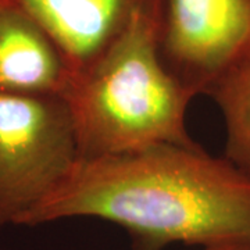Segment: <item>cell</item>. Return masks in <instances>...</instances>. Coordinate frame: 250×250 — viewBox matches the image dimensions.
<instances>
[{
  "mask_svg": "<svg viewBox=\"0 0 250 250\" xmlns=\"http://www.w3.org/2000/svg\"><path fill=\"white\" fill-rule=\"evenodd\" d=\"M75 217L120 225L136 250L250 243V177L195 142L80 159L22 225Z\"/></svg>",
  "mask_w": 250,
  "mask_h": 250,
  "instance_id": "6da1fadb",
  "label": "cell"
},
{
  "mask_svg": "<svg viewBox=\"0 0 250 250\" xmlns=\"http://www.w3.org/2000/svg\"><path fill=\"white\" fill-rule=\"evenodd\" d=\"M80 159H96L160 143H193L187 110L193 96L161 62L154 13L134 21L114 45L70 80Z\"/></svg>",
  "mask_w": 250,
  "mask_h": 250,
  "instance_id": "7a4b0ae2",
  "label": "cell"
},
{
  "mask_svg": "<svg viewBox=\"0 0 250 250\" xmlns=\"http://www.w3.org/2000/svg\"><path fill=\"white\" fill-rule=\"evenodd\" d=\"M78 160L62 95L0 92V228L22 225Z\"/></svg>",
  "mask_w": 250,
  "mask_h": 250,
  "instance_id": "3957f363",
  "label": "cell"
},
{
  "mask_svg": "<svg viewBox=\"0 0 250 250\" xmlns=\"http://www.w3.org/2000/svg\"><path fill=\"white\" fill-rule=\"evenodd\" d=\"M161 62L195 98L250 54V0H156Z\"/></svg>",
  "mask_w": 250,
  "mask_h": 250,
  "instance_id": "277c9868",
  "label": "cell"
},
{
  "mask_svg": "<svg viewBox=\"0 0 250 250\" xmlns=\"http://www.w3.org/2000/svg\"><path fill=\"white\" fill-rule=\"evenodd\" d=\"M43 28L75 77L114 45L156 0H14Z\"/></svg>",
  "mask_w": 250,
  "mask_h": 250,
  "instance_id": "5b68a950",
  "label": "cell"
},
{
  "mask_svg": "<svg viewBox=\"0 0 250 250\" xmlns=\"http://www.w3.org/2000/svg\"><path fill=\"white\" fill-rule=\"evenodd\" d=\"M70 80L43 28L14 0H0V92L64 95Z\"/></svg>",
  "mask_w": 250,
  "mask_h": 250,
  "instance_id": "8992f818",
  "label": "cell"
},
{
  "mask_svg": "<svg viewBox=\"0 0 250 250\" xmlns=\"http://www.w3.org/2000/svg\"><path fill=\"white\" fill-rule=\"evenodd\" d=\"M207 95L224 117L225 159L250 177V54L225 72Z\"/></svg>",
  "mask_w": 250,
  "mask_h": 250,
  "instance_id": "52a82bcc",
  "label": "cell"
},
{
  "mask_svg": "<svg viewBox=\"0 0 250 250\" xmlns=\"http://www.w3.org/2000/svg\"><path fill=\"white\" fill-rule=\"evenodd\" d=\"M200 250H250V243H228V245L202 248Z\"/></svg>",
  "mask_w": 250,
  "mask_h": 250,
  "instance_id": "ba28073f",
  "label": "cell"
},
{
  "mask_svg": "<svg viewBox=\"0 0 250 250\" xmlns=\"http://www.w3.org/2000/svg\"><path fill=\"white\" fill-rule=\"evenodd\" d=\"M134 250H136V249H134Z\"/></svg>",
  "mask_w": 250,
  "mask_h": 250,
  "instance_id": "9c48e42d",
  "label": "cell"
}]
</instances>
